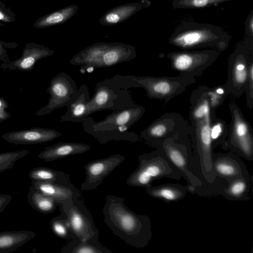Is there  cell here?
Listing matches in <instances>:
<instances>
[{"label": "cell", "instance_id": "obj_1", "mask_svg": "<svg viewBox=\"0 0 253 253\" xmlns=\"http://www.w3.org/2000/svg\"><path fill=\"white\" fill-rule=\"evenodd\" d=\"M125 199L114 195L106 197L103 209L104 222L111 232L126 244L140 249L146 247L152 236L149 217L138 214L125 204Z\"/></svg>", "mask_w": 253, "mask_h": 253}, {"label": "cell", "instance_id": "obj_2", "mask_svg": "<svg viewBox=\"0 0 253 253\" xmlns=\"http://www.w3.org/2000/svg\"><path fill=\"white\" fill-rule=\"evenodd\" d=\"M211 111L202 114L190 111L191 154L188 157L189 170L205 187L216 185L220 179L214 173L212 165L213 147L210 137Z\"/></svg>", "mask_w": 253, "mask_h": 253}, {"label": "cell", "instance_id": "obj_3", "mask_svg": "<svg viewBox=\"0 0 253 253\" xmlns=\"http://www.w3.org/2000/svg\"><path fill=\"white\" fill-rule=\"evenodd\" d=\"M145 112L142 106L133 103L120 110L113 111L102 121L95 122L89 116L82 123L84 131L94 137L102 145L113 141L133 143L138 135L128 130L140 120Z\"/></svg>", "mask_w": 253, "mask_h": 253}, {"label": "cell", "instance_id": "obj_4", "mask_svg": "<svg viewBox=\"0 0 253 253\" xmlns=\"http://www.w3.org/2000/svg\"><path fill=\"white\" fill-rule=\"evenodd\" d=\"M231 38L218 26L188 21L175 29L168 42L182 50L211 48L221 52L227 48Z\"/></svg>", "mask_w": 253, "mask_h": 253}, {"label": "cell", "instance_id": "obj_5", "mask_svg": "<svg viewBox=\"0 0 253 253\" xmlns=\"http://www.w3.org/2000/svg\"><path fill=\"white\" fill-rule=\"evenodd\" d=\"M134 87L132 75H119L98 82L90 98L89 114L103 110H120L134 102L128 89Z\"/></svg>", "mask_w": 253, "mask_h": 253}, {"label": "cell", "instance_id": "obj_6", "mask_svg": "<svg viewBox=\"0 0 253 253\" xmlns=\"http://www.w3.org/2000/svg\"><path fill=\"white\" fill-rule=\"evenodd\" d=\"M136 57L135 48L122 43H97L91 45L75 55L70 60L71 64L81 65V70L88 67H109L128 61Z\"/></svg>", "mask_w": 253, "mask_h": 253}, {"label": "cell", "instance_id": "obj_7", "mask_svg": "<svg viewBox=\"0 0 253 253\" xmlns=\"http://www.w3.org/2000/svg\"><path fill=\"white\" fill-rule=\"evenodd\" d=\"M179 180L181 173L170 162L164 153L157 149L138 157V166L126 179L128 186L146 188L158 179Z\"/></svg>", "mask_w": 253, "mask_h": 253}, {"label": "cell", "instance_id": "obj_8", "mask_svg": "<svg viewBox=\"0 0 253 253\" xmlns=\"http://www.w3.org/2000/svg\"><path fill=\"white\" fill-rule=\"evenodd\" d=\"M190 124L181 115L166 113L154 120L140 132V137L157 149L168 139L179 142L190 140Z\"/></svg>", "mask_w": 253, "mask_h": 253}, {"label": "cell", "instance_id": "obj_9", "mask_svg": "<svg viewBox=\"0 0 253 253\" xmlns=\"http://www.w3.org/2000/svg\"><path fill=\"white\" fill-rule=\"evenodd\" d=\"M231 122L227 136L221 145L248 161L253 160V129L238 105L234 102L229 104Z\"/></svg>", "mask_w": 253, "mask_h": 253}, {"label": "cell", "instance_id": "obj_10", "mask_svg": "<svg viewBox=\"0 0 253 253\" xmlns=\"http://www.w3.org/2000/svg\"><path fill=\"white\" fill-rule=\"evenodd\" d=\"M253 60V40L247 38L236 46L229 57L227 79L224 84L227 95L239 97L244 93Z\"/></svg>", "mask_w": 253, "mask_h": 253}, {"label": "cell", "instance_id": "obj_11", "mask_svg": "<svg viewBox=\"0 0 253 253\" xmlns=\"http://www.w3.org/2000/svg\"><path fill=\"white\" fill-rule=\"evenodd\" d=\"M132 76L135 88L142 87L149 98L163 100L166 103L183 93L187 86L196 82L194 77L181 75L176 77Z\"/></svg>", "mask_w": 253, "mask_h": 253}, {"label": "cell", "instance_id": "obj_12", "mask_svg": "<svg viewBox=\"0 0 253 253\" xmlns=\"http://www.w3.org/2000/svg\"><path fill=\"white\" fill-rule=\"evenodd\" d=\"M220 53L214 49L183 50L169 52L167 57L172 70L179 75L195 78L213 63Z\"/></svg>", "mask_w": 253, "mask_h": 253}, {"label": "cell", "instance_id": "obj_13", "mask_svg": "<svg viewBox=\"0 0 253 253\" xmlns=\"http://www.w3.org/2000/svg\"><path fill=\"white\" fill-rule=\"evenodd\" d=\"M78 91L77 84L70 76L64 72L58 73L51 79L47 89L50 96L47 104L38 110L35 116H45L67 106L76 97Z\"/></svg>", "mask_w": 253, "mask_h": 253}, {"label": "cell", "instance_id": "obj_14", "mask_svg": "<svg viewBox=\"0 0 253 253\" xmlns=\"http://www.w3.org/2000/svg\"><path fill=\"white\" fill-rule=\"evenodd\" d=\"M59 206L66 216L76 238L86 240L99 234L91 213L80 197H75L67 204Z\"/></svg>", "mask_w": 253, "mask_h": 253}, {"label": "cell", "instance_id": "obj_15", "mask_svg": "<svg viewBox=\"0 0 253 253\" xmlns=\"http://www.w3.org/2000/svg\"><path fill=\"white\" fill-rule=\"evenodd\" d=\"M157 149L164 153L170 162L181 173L187 184L196 187L202 185L201 180L189 169L188 154L191 153L190 140L182 142L173 139H168Z\"/></svg>", "mask_w": 253, "mask_h": 253}, {"label": "cell", "instance_id": "obj_16", "mask_svg": "<svg viewBox=\"0 0 253 253\" xmlns=\"http://www.w3.org/2000/svg\"><path fill=\"white\" fill-rule=\"evenodd\" d=\"M126 157L114 154L105 158L95 160L84 166L85 178L81 185L84 191L96 190L103 179L122 164Z\"/></svg>", "mask_w": 253, "mask_h": 253}, {"label": "cell", "instance_id": "obj_17", "mask_svg": "<svg viewBox=\"0 0 253 253\" xmlns=\"http://www.w3.org/2000/svg\"><path fill=\"white\" fill-rule=\"evenodd\" d=\"M212 165L215 176L227 182L249 173L239 156L230 151L213 153Z\"/></svg>", "mask_w": 253, "mask_h": 253}, {"label": "cell", "instance_id": "obj_18", "mask_svg": "<svg viewBox=\"0 0 253 253\" xmlns=\"http://www.w3.org/2000/svg\"><path fill=\"white\" fill-rule=\"evenodd\" d=\"M61 135V133L54 129L33 127L8 132L3 134L1 137L10 143L32 145L51 141Z\"/></svg>", "mask_w": 253, "mask_h": 253}, {"label": "cell", "instance_id": "obj_19", "mask_svg": "<svg viewBox=\"0 0 253 253\" xmlns=\"http://www.w3.org/2000/svg\"><path fill=\"white\" fill-rule=\"evenodd\" d=\"M54 52V50L44 45L34 42L28 43L25 45L20 58L8 63H2L0 70L29 71L33 69L39 60L50 56Z\"/></svg>", "mask_w": 253, "mask_h": 253}, {"label": "cell", "instance_id": "obj_20", "mask_svg": "<svg viewBox=\"0 0 253 253\" xmlns=\"http://www.w3.org/2000/svg\"><path fill=\"white\" fill-rule=\"evenodd\" d=\"M89 89L86 84H82L78 89L76 97L66 107V113L60 117V122L80 123L90 116Z\"/></svg>", "mask_w": 253, "mask_h": 253}, {"label": "cell", "instance_id": "obj_21", "mask_svg": "<svg viewBox=\"0 0 253 253\" xmlns=\"http://www.w3.org/2000/svg\"><path fill=\"white\" fill-rule=\"evenodd\" d=\"M90 149L89 145L72 142H60L46 147L38 155L46 162L54 161L70 156L84 153Z\"/></svg>", "mask_w": 253, "mask_h": 253}, {"label": "cell", "instance_id": "obj_22", "mask_svg": "<svg viewBox=\"0 0 253 253\" xmlns=\"http://www.w3.org/2000/svg\"><path fill=\"white\" fill-rule=\"evenodd\" d=\"M34 187L52 198L58 206H63L75 197H80L79 190L75 187L54 183L32 181Z\"/></svg>", "mask_w": 253, "mask_h": 253}, {"label": "cell", "instance_id": "obj_23", "mask_svg": "<svg viewBox=\"0 0 253 253\" xmlns=\"http://www.w3.org/2000/svg\"><path fill=\"white\" fill-rule=\"evenodd\" d=\"M252 182L249 173L238 177L228 182L227 185L220 194L230 200H247L250 197Z\"/></svg>", "mask_w": 253, "mask_h": 253}, {"label": "cell", "instance_id": "obj_24", "mask_svg": "<svg viewBox=\"0 0 253 253\" xmlns=\"http://www.w3.org/2000/svg\"><path fill=\"white\" fill-rule=\"evenodd\" d=\"M36 235L29 230H13L0 232V253H12L25 245Z\"/></svg>", "mask_w": 253, "mask_h": 253}, {"label": "cell", "instance_id": "obj_25", "mask_svg": "<svg viewBox=\"0 0 253 253\" xmlns=\"http://www.w3.org/2000/svg\"><path fill=\"white\" fill-rule=\"evenodd\" d=\"M145 189L149 195L165 202H175L182 199L187 192L186 185L177 183H167L154 186L152 185Z\"/></svg>", "mask_w": 253, "mask_h": 253}, {"label": "cell", "instance_id": "obj_26", "mask_svg": "<svg viewBox=\"0 0 253 253\" xmlns=\"http://www.w3.org/2000/svg\"><path fill=\"white\" fill-rule=\"evenodd\" d=\"M96 234L92 238L81 240L77 238L71 240L61 250L62 253H113L98 241Z\"/></svg>", "mask_w": 253, "mask_h": 253}, {"label": "cell", "instance_id": "obj_27", "mask_svg": "<svg viewBox=\"0 0 253 253\" xmlns=\"http://www.w3.org/2000/svg\"><path fill=\"white\" fill-rule=\"evenodd\" d=\"M29 177L32 181L45 182L72 186L69 174L44 167H38L31 170Z\"/></svg>", "mask_w": 253, "mask_h": 253}, {"label": "cell", "instance_id": "obj_28", "mask_svg": "<svg viewBox=\"0 0 253 253\" xmlns=\"http://www.w3.org/2000/svg\"><path fill=\"white\" fill-rule=\"evenodd\" d=\"M27 199L35 211L43 214L53 212L58 205L52 198L43 194L32 185L29 188Z\"/></svg>", "mask_w": 253, "mask_h": 253}, {"label": "cell", "instance_id": "obj_29", "mask_svg": "<svg viewBox=\"0 0 253 253\" xmlns=\"http://www.w3.org/2000/svg\"><path fill=\"white\" fill-rule=\"evenodd\" d=\"M150 5L148 0H143L141 2L131 3L124 6L117 7L108 12L104 16V21L106 24H117L122 20L131 15L143 7H148Z\"/></svg>", "mask_w": 253, "mask_h": 253}, {"label": "cell", "instance_id": "obj_30", "mask_svg": "<svg viewBox=\"0 0 253 253\" xmlns=\"http://www.w3.org/2000/svg\"><path fill=\"white\" fill-rule=\"evenodd\" d=\"M228 131V126L226 121L217 117L214 112H211L210 133L213 148L224 142Z\"/></svg>", "mask_w": 253, "mask_h": 253}, {"label": "cell", "instance_id": "obj_31", "mask_svg": "<svg viewBox=\"0 0 253 253\" xmlns=\"http://www.w3.org/2000/svg\"><path fill=\"white\" fill-rule=\"evenodd\" d=\"M77 9L76 5H71L51 13L38 19L34 26L37 28H44L62 23L74 15Z\"/></svg>", "mask_w": 253, "mask_h": 253}, {"label": "cell", "instance_id": "obj_32", "mask_svg": "<svg viewBox=\"0 0 253 253\" xmlns=\"http://www.w3.org/2000/svg\"><path fill=\"white\" fill-rule=\"evenodd\" d=\"M49 224L53 233L58 237L66 240H72L76 238L63 211H61L60 215L51 219Z\"/></svg>", "mask_w": 253, "mask_h": 253}, {"label": "cell", "instance_id": "obj_33", "mask_svg": "<svg viewBox=\"0 0 253 253\" xmlns=\"http://www.w3.org/2000/svg\"><path fill=\"white\" fill-rule=\"evenodd\" d=\"M231 0H173L171 5L174 9L202 8Z\"/></svg>", "mask_w": 253, "mask_h": 253}, {"label": "cell", "instance_id": "obj_34", "mask_svg": "<svg viewBox=\"0 0 253 253\" xmlns=\"http://www.w3.org/2000/svg\"><path fill=\"white\" fill-rule=\"evenodd\" d=\"M30 152V150H22L0 153V173L13 168L16 161Z\"/></svg>", "mask_w": 253, "mask_h": 253}, {"label": "cell", "instance_id": "obj_35", "mask_svg": "<svg viewBox=\"0 0 253 253\" xmlns=\"http://www.w3.org/2000/svg\"><path fill=\"white\" fill-rule=\"evenodd\" d=\"M207 92L211 112H214L215 109L219 107L227 95L224 85L214 87L207 86Z\"/></svg>", "mask_w": 253, "mask_h": 253}, {"label": "cell", "instance_id": "obj_36", "mask_svg": "<svg viewBox=\"0 0 253 253\" xmlns=\"http://www.w3.org/2000/svg\"><path fill=\"white\" fill-rule=\"evenodd\" d=\"M244 93L246 95V104L250 109L253 108V60L251 61L249 71L248 80Z\"/></svg>", "mask_w": 253, "mask_h": 253}, {"label": "cell", "instance_id": "obj_37", "mask_svg": "<svg viewBox=\"0 0 253 253\" xmlns=\"http://www.w3.org/2000/svg\"><path fill=\"white\" fill-rule=\"evenodd\" d=\"M9 104L7 100L0 96V123L6 121L10 118V114L6 111Z\"/></svg>", "mask_w": 253, "mask_h": 253}, {"label": "cell", "instance_id": "obj_38", "mask_svg": "<svg viewBox=\"0 0 253 253\" xmlns=\"http://www.w3.org/2000/svg\"><path fill=\"white\" fill-rule=\"evenodd\" d=\"M245 31L248 38L253 40V10L250 12L246 20Z\"/></svg>", "mask_w": 253, "mask_h": 253}, {"label": "cell", "instance_id": "obj_39", "mask_svg": "<svg viewBox=\"0 0 253 253\" xmlns=\"http://www.w3.org/2000/svg\"><path fill=\"white\" fill-rule=\"evenodd\" d=\"M11 200L12 197L10 195L0 194V214L4 211Z\"/></svg>", "mask_w": 253, "mask_h": 253}, {"label": "cell", "instance_id": "obj_40", "mask_svg": "<svg viewBox=\"0 0 253 253\" xmlns=\"http://www.w3.org/2000/svg\"><path fill=\"white\" fill-rule=\"evenodd\" d=\"M0 60L3 63H8L10 62L3 43L0 41Z\"/></svg>", "mask_w": 253, "mask_h": 253}, {"label": "cell", "instance_id": "obj_41", "mask_svg": "<svg viewBox=\"0 0 253 253\" xmlns=\"http://www.w3.org/2000/svg\"><path fill=\"white\" fill-rule=\"evenodd\" d=\"M0 20L5 22H11L12 20L11 17L8 15L1 8H0Z\"/></svg>", "mask_w": 253, "mask_h": 253}]
</instances>
